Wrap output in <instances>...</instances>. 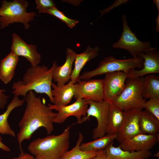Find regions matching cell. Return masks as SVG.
Here are the masks:
<instances>
[{
    "instance_id": "cell-1",
    "label": "cell",
    "mask_w": 159,
    "mask_h": 159,
    "mask_svg": "<svg viewBox=\"0 0 159 159\" xmlns=\"http://www.w3.org/2000/svg\"><path fill=\"white\" fill-rule=\"evenodd\" d=\"M26 107L23 115L19 123V130L17 140L21 153L23 152L21 144L24 140H29L38 128L44 127L47 134L54 130L53 120L57 115L45 104V100L37 97L30 91L25 98Z\"/></svg>"
},
{
    "instance_id": "cell-2",
    "label": "cell",
    "mask_w": 159,
    "mask_h": 159,
    "mask_svg": "<svg viewBox=\"0 0 159 159\" xmlns=\"http://www.w3.org/2000/svg\"><path fill=\"white\" fill-rule=\"evenodd\" d=\"M57 65L55 61L50 69L45 65L29 67L24 74L23 80L13 83L12 92L14 95L21 96L25 99L29 92L34 91L46 94L52 103L51 84L53 72Z\"/></svg>"
},
{
    "instance_id": "cell-3",
    "label": "cell",
    "mask_w": 159,
    "mask_h": 159,
    "mask_svg": "<svg viewBox=\"0 0 159 159\" xmlns=\"http://www.w3.org/2000/svg\"><path fill=\"white\" fill-rule=\"evenodd\" d=\"M71 126L59 135L48 136L33 140L28 146L29 151L34 157L39 156L43 159H59L69 149V129Z\"/></svg>"
},
{
    "instance_id": "cell-4",
    "label": "cell",
    "mask_w": 159,
    "mask_h": 159,
    "mask_svg": "<svg viewBox=\"0 0 159 159\" xmlns=\"http://www.w3.org/2000/svg\"><path fill=\"white\" fill-rule=\"evenodd\" d=\"M144 80V77L127 78L123 90L112 103L124 111L132 110L142 111L146 101L142 95Z\"/></svg>"
},
{
    "instance_id": "cell-5",
    "label": "cell",
    "mask_w": 159,
    "mask_h": 159,
    "mask_svg": "<svg viewBox=\"0 0 159 159\" xmlns=\"http://www.w3.org/2000/svg\"><path fill=\"white\" fill-rule=\"evenodd\" d=\"M29 5L25 0H3L0 7V28H4L10 24L21 23L26 29L30 27L29 22L34 20L36 13L27 12Z\"/></svg>"
},
{
    "instance_id": "cell-6",
    "label": "cell",
    "mask_w": 159,
    "mask_h": 159,
    "mask_svg": "<svg viewBox=\"0 0 159 159\" xmlns=\"http://www.w3.org/2000/svg\"><path fill=\"white\" fill-rule=\"evenodd\" d=\"M143 62V58L140 56L136 58L122 59L109 56L102 60L95 69L82 73L80 75V78L81 80H88L95 76L109 72L117 71L129 72L137 68L141 69Z\"/></svg>"
},
{
    "instance_id": "cell-7",
    "label": "cell",
    "mask_w": 159,
    "mask_h": 159,
    "mask_svg": "<svg viewBox=\"0 0 159 159\" xmlns=\"http://www.w3.org/2000/svg\"><path fill=\"white\" fill-rule=\"evenodd\" d=\"M122 21L123 28L122 34L119 40L112 44L113 48L126 50L133 58L137 57L141 52H147L153 48L150 42L142 41L137 37L128 25L125 14L122 15Z\"/></svg>"
},
{
    "instance_id": "cell-8",
    "label": "cell",
    "mask_w": 159,
    "mask_h": 159,
    "mask_svg": "<svg viewBox=\"0 0 159 159\" xmlns=\"http://www.w3.org/2000/svg\"><path fill=\"white\" fill-rule=\"evenodd\" d=\"M89 105L86 116L82 117L80 122V124L89 120L91 116L95 117L97 122V127L92 131V138L94 140L102 137L106 134L107 117L110 103L104 100L95 101L87 100Z\"/></svg>"
},
{
    "instance_id": "cell-9",
    "label": "cell",
    "mask_w": 159,
    "mask_h": 159,
    "mask_svg": "<svg viewBox=\"0 0 159 159\" xmlns=\"http://www.w3.org/2000/svg\"><path fill=\"white\" fill-rule=\"evenodd\" d=\"M128 72L117 71L105 74L103 79V100L112 103L123 90Z\"/></svg>"
},
{
    "instance_id": "cell-10",
    "label": "cell",
    "mask_w": 159,
    "mask_h": 159,
    "mask_svg": "<svg viewBox=\"0 0 159 159\" xmlns=\"http://www.w3.org/2000/svg\"><path fill=\"white\" fill-rule=\"evenodd\" d=\"M76 100L85 99L95 101L103 100V79L80 80L74 84Z\"/></svg>"
},
{
    "instance_id": "cell-11",
    "label": "cell",
    "mask_w": 159,
    "mask_h": 159,
    "mask_svg": "<svg viewBox=\"0 0 159 159\" xmlns=\"http://www.w3.org/2000/svg\"><path fill=\"white\" fill-rule=\"evenodd\" d=\"M47 105L51 109L58 112L53 122L59 124L63 123L68 117L72 116L75 117L77 120L73 125L78 124L81 120L82 116H86L88 108L87 100L85 99H78L69 105L57 106L49 103H48Z\"/></svg>"
},
{
    "instance_id": "cell-12",
    "label": "cell",
    "mask_w": 159,
    "mask_h": 159,
    "mask_svg": "<svg viewBox=\"0 0 159 159\" xmlns=\"http://www.w3.org/2000/svg\"><path fill=\"white\" fill-rule=\"evenodd\" d=\"M11 52L18 57L25 58L32 67L38 65L41 62V56L37 51V46L28 44L15 33L12 35Z\"/></svg>"
},
{
    "instance_id": "cell-13",
    "label": "cell",
    "mask_w": 159,
    "mask_h": 159,
    "mask_svg": "<svg viewBox=\"0 0 159 159\" xmlns=\"http://www.w3.org/2000/svg\"><path fill=\"white\" fill-rule=\"evenodd\" d=\"M159 140V133L155 135L141 133L124 140L118 147L123 150L129 151H148Z\"/></svg>"
},
{
    "instance_id": "cell-14",
    "label": "cell",
    "mask_w": 159,
    "mask_h": 159,
    "mask_svg": "<svg viewBox=\"0 0 159 159\" xmlns=\"http://www.w3.org/2000/svg\"><path fill=\"white\" fill-rule=\"evenodd\" d=\"M138 56L144 60L143 67L139 69H134L129 72L128 78L143 77L145 75L159 73V51L155 47L146 52H141Z\"/></svg>"
},
{
    "instance_id": "cell-15",
    "label": "cell",
    "mask_w": 159,
    "mask_h": 159,
    "mask_svg": "<svg viewBox=\"0 0 159 159\" xmlns=\"http://www.w3.org/2000/svg\"><path fill=\"white\" fill-rule=\"evenodd\" d=\"M140 111L138 110L124 111V120L116 139L120 143L127 139L141 133L138 123L139 115Z\"/></svg>"
},
{
    "instance_id": "cell-16",
    "label": "cell",
    "mask_w": 159,
    "mask_h": 159,
    "mask_svg": "<svg viewBox=\"0 0 159 159\" xmlns=\"http://www.w3.org/2000/svg\"><path fill=\"white\" fill-rule=\"evenodd\" d=\"M66 59L64 64L61 66L57 65L53 72L52 80L57 82V85L62 86L69 82L72 71L73 64L77 54L75 51L68 48L66 50Z\"/></svg>"
},
{
    "instance_id": "cell-17",
    "label": "cell",
    "mask_w": 159,
    "mask_h": 159,
    "mask_svg": "<svg viewBox=\"0 0 159 159\" xmlns=\"http://www.w3.org/2000/svg\"><path fill=\"white\" fill-rule=\"evenodd\" d=\"M100 50L98 46L91 47L88 45L84 52L77 54L70 81L75 84L81 80L80 76L81 70L87 62L94 59L99 55Z\"/></svg>"
},
{
    "instance_id": "cell-18",
    "label": "cell",
    "mask_w": 159,
    "mask_h": 159,
    "mask_svg": "<svg viewBox=\"0 0 159 159\" xmlns=\"http://www.w3.org/2000/svg\"><path fill=\"white\" fill-rule=\"evenodd\" d=\"M74 84L70 81L67 84L58 87L52 82L51 93L53 105L57 106L67 105L71 101L74 94Z\"/></svg>"
},
{
    "instance_id": "cell-19",
    "label": "cell",
    "mask_w": 159,
    "mask_h": 159,
    "mask_svg": "<svg viewBox=\"0 0 159 159\" xmlns=\"http://www.w3.org/2000/svg\"><path fill=\"white\" fill-rule=\"evenodd\" d=\"M110 144L105 150L107 159H148L151 156L150 150L129 151Z\"/></svg>"
},
{
    "instance_id": "cell-20",
    "label": "cell",
    "mask_w": 159,
    "mask_h": 159,
    "mask_svg": "<svg viewBox=\"0 0 159 159\" xmlns=\"http://www.w3.org/2000/svg\"><path fill=\"white\" fill-rule=\"evenodd\" d=\"M125 112L120 108L110 103L107 117L106 133L117 134L123 123Z\"/></svg>"
},
{
    "instance_id": "cell-21",
    "label": "cell",
    "mask_w": 159,
    "mask_h": 159,
    "mask_svg": "<svg viewBox=\"0 0 159 159\" xmlns=\"http://www.w3.org/2000/svg\"><path fill=\"white\" fill-rule=\"evenodd\" d=\"M18 60V57L11 52L1 60L0 80L4 84L9 83L13 78Z\"/></svg>"
},
{
    "instance_id": "cell-22",
    "label": "cell",
    "mask_w": 159,
    "mask_h": 159,
    "mask_svg": "<svg viewBox=\"0 0 159 159\" xmlns=\"http://www.w3.org/2000/svg\"><path fill=\"white\" fill-rule=\"evenodd\" d=\"M138 123L141 133L155 135L159 133V120L147 110L140 112Z\"/></svg>"
},
{
    "instance_id": "cell-23",
    "label": "cell",
    "mask_w": 159,
    "mask_h": 159,
    "mask_svg": "<svg viewBox=\"0 0 159 159\" xmlns=\"http://www.w3.org/2000/svg\"><path fill=\"white\" fill-rule=\"evenodd\" d=\"M25 99H20L18 96H14L8 105L6 110L0 115V134L7 135L13 137H16L15 132L11 127L8 121L10 114L15 108L22 106Z\"/></svg>"
},
{
    "instance_id": "cell-24",
    "label": "cell",
    "mask_w": 159,
    "mask_h": 159,
    "mask_svg": "<svg viewBox=\"0 0 159 159\" xmlns=\"http://www.w3.org/2000/svg\"><path fill=\"white\" fill-rule=\"evenodd\" d=\"M117 134H107L104 136L86 143H81L80 145V149L86 151H99L105 150L110 144L113 143L116 139Z\"/></svg>"
},
{
    "instance_id": "cell-25",
    "label": "cell",
    "mask_w": 159,
    "mask_h": 159,
    "mask_svg": "<svg viewBox=\"0 0 159 159\" xmlns=\"http://www.w3.org/2000/svg\"><path fill=\"white\" fill-rule=\"evenodd\" d=\"M84 139L82 134L79 132V137L75 146L70 150H67L59 159H90L95 157L99 151H86L81 150L80 145Z\"/></svg>"
},
{
    "instance_id": "cell-26",
    "label": "cell",
    "mask_w": 159,
    "mask_h": 159,
    "mask_svg": "<svg viewBox=\"0 0 159 159\" xmlns=\"http://www.w3.org/2000/svg\"><path fill=\"white\" fill-rule=\"evenodd\" d=\"M142 95L146 99L159 98V76L154 74L144 77Z\"/></svg>"
},
{
    "instance_id": "cell-27",
    "label": "cell",
    "mask_w": 159,
    "mask_h": 159,
    "mask_svg": "<svg viewBox=\"0 0 159 159\" xmlns=\"http://www.w3.org/2000/svg\"><path fill=\"white\" fill-rule=\"evenodd\" d=\"M44 13L49 14L58 18L65 23L67 26L70 28H72L79 21L77 20L71 19L68 17L63 12L59 10L56 7L47 9Z\"/></svg>"
},
{
    "instance_id": "cell-28",
    "label": "cell",
    "mask_w": 159,
    "mask_h": 159,
    "mask_svg": "<svg viewBox=\"0 0 159 159\" xmlns=\"http://www.w3.org/2000/svg\"><path fill=\"white\" fill-rule=\"evenodd\" d=\"M144 108L153 115L159 120V98H153L146 101Z\"/></svg>"
},
{
    "instance_id": "cell-29",
    "label": "cell",
    "mask_w": 159,
    "mask_h": 159,
    "mask_svg": "<svg viewBox=\"0 0 159 159\" xmlns=\"http://www.w3.org/2000/svg\"><path fill=\"white\" fill-rule=\"evenodd\" d=\"M35 2L36 9L39 13H44L47 9L56 7L52 0H36Z\"/></svg>"
},
{
    "instance_id": "cell-30",
    "label": "cell",
    "mask_w": 159,
    "mask_h": 159,
    "mask_svg": "<svg viewBox=\"0 0 159 159\" xmlns=\"http://www.w3.org/2000/svg\"><path fill=\"white\" fill-rule=\"evenodd\" d=\"M6 90L4 89L0 88V108L3 109L6 104L8 96L6 95Z\"/></svg>"
},
{
    "instance_id": "cell-31",
    "label": "cell",
    "mask_w": 159,
    "mask_h": 159,
    "mask_svg": "<svg viewBox=\"0 0 159 159\" xmlns=\"http://www.w3.org/2000/svg\"><path fill=\"white\" fill-rule=\"evenodd\" d=\"M128 1V0H116L111 6L107 8V9L101 11V12H102L101 16L106 13V12H109L114 7H116L117 6H118L119 5L126 3Z\"/></svg>"
},
{
    "instance_id": "cell-32",
    "label": "cell",
    "mask_w": 159,
    "mask_h": 159,
    "mask_svg": "<svg viewBox=\"0 0 159 159\" xmlns=\"http://www.w3.org/2000/svg\"><path fill=\"white\" fill-rule=\"evenodd\" d=\"M34 157L33 155L23 152L19 154L18 156L10 159H34Z\"/></svg>"
},
{
    "instance_id": "cell-33",
    "label": "cell",
    "mask_w": 159,
    "mask_h": 159,
    "mask_svg": "<svg viewBox=\"0 0 159 159\" xmlns=\"http://www.w3.org/2000/svg\"><path fill=\"white\" fill-rule=\"evenodd\" d=\"M90 159H107L105 150L99 151L97 155L94 157Z\"/></svg>"
},
{
    "instance_id": "cell-34",
    "label": "cell",
    "mask_w": 159,
    "mask_h": 159,
    "mask_svg": "<svg viewBox=\"0 0 159 159\" xmlns=\"http://www.w3.org/2000/svg\"><path fill=\"white\" fill-rule=\"evenodd\" d=\"M2 138L0 135V149L5 151H10V148L2 142Z\"/></svg>"
},
{
    "instance_id": "cell-35",
    "label": "cell",
    "mask_w": 159,
    "mask_h": 159,
    "mask_svg": "<svg viewBox=\"0 0 159 159\" xmlns=\"http://www.w3.org/2000/svg\"><path fill=\"white\" fill-rule=\"evenodd\" d=\"M155 22L156 24L155 31L158 32H159V13L155 19Z\"/></svg>"
},
{
    "instance_id": "cell-36",
    "label": "cell",
    "mask_w": 159,
    "mask_h": 159,
    "mask_svg": "<svg viewBox=\"0 0 159 159\" xmlns=\"http://www.w3.org/2000/svg\"><path fill=\"white\" fill-rule=\"evenodd\" d=\"M153 2L155 4L157 9L158 11V13H159V0H153Z\"/></svg>"
},
{
    "instance_id": "cell-37",
    "label": "cell",
    "mask_w": 159,
    "mask_h": 159,
    "mask_svg": "<svg viewBox=\"0 0 159 159\" xmlns=\"http://www.w3.org/2000/svg\"><path fill=\"white\" fill-rule=\"evenodd\" d=\"M153 156L156 157L158 158H159V151L156 154H155L154 155H153Z\"/></svg>"
},
{
    "instance_id": "cell-38",
    "label": "cell",
    "mask_w": 159,
    "mask_h": 159,
    "mask_svg": "<svg viewBox=\"0 0 159 159\" xmlns=\"http://www.w3.org/2000/svg\"><path fill=\"white\" fill-rule=\"evenodd\" d=\"M34 159H43L42 157L39 156H37L34 157Z\"/></svg>"
}]
</instances>
